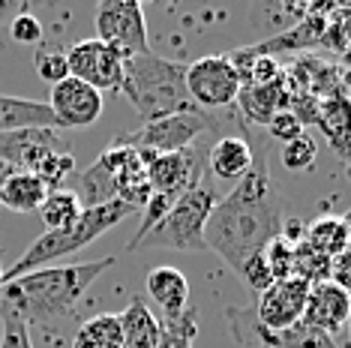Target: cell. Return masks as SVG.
<instances>
[{
    "instance_id": "cell-24",
    "label": "cell",
    "mask_w": 351,
    "mask_h": 348,
    "mask_svg": "<svg viewBox=\"0 0 351 348\" xmlns=\"http://www.w3.org/2000/svg\"><path fill=\"white\" fill-rule=\"evenodd\" d=\"M82 201H78V195L73 189H51L49 195H45L43 208H39V219H43L45 232H60V228H69L78 223V216H82Z\"/></svg>"
},
{
    "instance_id": "cell-35",
    "label": "cell",
    "mask_w": 351,
    "mask_h": 348,
    "mask_svg": "<svg viewBox=\"0 0 351 348\" xmlns=\"http://www.w3.org/2000/svg\"><path fill=\"white\" fill-rule=\"evenodd\" d=\"M330 282L339 288H346L351 295V243L339 252V256L330 258Z\"/></svg>"
},
{
    "instance_id": "cell-32",
    "label": "cell",
    "mask_w": 351,
    "mask_h": 348,
    "mask_svg": "<svg viewBox=\"0 0 351 348\" xmlns=\"http://www.w3.org/2000/svg\"><path fill=\"white\" fill-rule=\"evenodd\" d=\"M36 75L43 78L45 84H60L63 78H69V66H66V54L63 51H51V49H43L36 51Z\"/></svg>"
},
{
    "instance_id": "cell-10",
    "label": "cell",
    "mask_w": 351,
    "mask_h": 348,
    "mask_svg": "<svg viewBox=\"0 0 351 348\" xmlns=\"http://www.w3.org/2000/svg\"><path fill=\"white\" fill-rule=\"evenodd\" d=\"M97 39L123 54H147V18L135 0H102L97 10Z\"/></svg>"
},
{
    "instance_id": "cell-38",
    "label": "cell",
    "mask_w": 351,
    "mask_h": 348,
    "mask_svg": "<svg viewBox=\"0 0 351 348\" xmlns=\"http://www.w3.org/2000/svg\"><path fill=\"white\" fill-rule=\"evenodd\" d=\"M15 169H10V165H6V162H0V189H3V184H6V177H10V174H12Z\"/></svg>"
},
{
    "instance_id": "cell-33",
    "label": "cell",
    "mask_w": 351,
    "mask_h": 348,
    "mask_svg": "<svg viewBox=\"0 0 351 348\" xmlns=\"http://www.w3.org/2000/svg\"><path fill=\"white\" fill-rule=\"evenodd\" d=\"M10 36L19 45H39L43 42V21L30 12H19L10 21Z\"/></svg>"
},
{
    "instance_id": "cell-6",
    "label": "cell",
    "mask_w": 351,
    "mask_h": 348,
    "mask_svg": "<svg viewBox=\"0 0 351 348\" xmlns=\"http://www.w3.org/2000/svg\"><path fill=\"white\" fill-rule=\"evenodd\" d=\"M217 121H213L207 112H183V114H169V117H156V121L141 123L138 129L123 132L121 138H114V145L121 147H132L138 153H180V150L193 147L195 138L202 132L217 129Z\"/></svg>"
},
{
    "instance_id": "cell-39",
    "label": "cell",
    "mask_w": 351,
    "mask_h": 348,
    "mask_svg": "<svg viewBox=\"0 0 351 348\" xmlns=\"http://www.w3.org/2000/svg\"><path fill=\"white\" fill-rule=\"evenodd\" d=\"M342 63H346V66H351V45H348L346 51H342Z\"/></svg>"
},
{
    "instance_id": "cell-22",
    "label": "cell",
    "mask_w": 351,
    "mask_h": 348,
    "mask_svg": "<svg viewBox=\"0 0 351 348\" xmlns=\"http://www.w3.org/2000/svg\"><path fill=\"white\" fill-rule=\"evenodd\" d=\"M45 195H49V186L34 171H12L0 189V204L15 213H39Z\"/></svg>"
},
{
    "instance_id": "cell-36",
    "label": "cell",
    "mask_w": 351,
    "mask_h": 348,
    "mask_svg": "<svg viewBox=\"0 0 351 348\" xmlns=\"http://www.w3.org/2000/svg\"><path fill=\"white\" fill-rule=\"evenodd\" d=\"M0 348H34L30 327L19 321H3V334H0Z\"/></svg>"
},
{
    "instance_id": "cell-15",
    "label": "cell",
    "mask_w": 351,
    "mask_h": 348,
    "mask_svg": "<svg viewBox=\"0 0 351 348\" xmlns=\"http://www.w3.org/2000/svg\"><path fill=\"white\" fill-rule=\"evenodd\" d=\"M348 312H351V295L346 288L333 286L330 279L309 286V297H306V310H303V321L315 324L318 330L330 336H339L348 324Z\"/></svg>"
},
{
    "instance_id": "cell-41",
    "label": "cell",
    "mask_w": 351,
    "mask_h": 348,
    "mask_svg": "<svg viewBox=\"0 0 351 348\" xmlns=\"http://www.w3.org/2000/svg\"><path fill=\"white\" fill-rule=\"evenodd\" d=\"M346 330H348V339H351V312H348V324H346Z\"/></svg>"
},
{
    "instance_id": "cell-1",
    "label": "cell",
    "mask_w": 351,
    "mask_h": 348,
    "mask_svg": "<svg viewBox=\"0 0 351 348\" xmlns=\"http://www.w3.org/2000/svg\"><path fill=\"white\" fill-rule=\"evenodd\" d=\"M246 138L252 145V169L234 184L226 199L217 201L204 228V243L226 261L231 271H241L246 258L265 252L274 237L282 234V208L270 184L267 145L255 136V126L246 123Z\"/></svg>"
},
{
    "instance_id": "cell-43",
    "label": "cell",
    "mask_w": 351,
    "mask_h": 348,
    "mask_svg": "<svg viewBox=\"0 0 351 348\" xmlns=\"http://www.w3.org/2000/svg\"><path fill=\"white\" fill-rule=\"evenodd\" d=\"M0 297H3V288H0Z\"/></svg>"
},
{
    "instance_id": "cell-3",
    "label": "cell",
    "mask_w": 351,
    "mask_h": 348,
    "mask_svg": "<svg viewBox=\"0 0 351 348\" xmlns=\"http://www.w3.org/2000/svg\"><path fill=\"white\" fill-rule=\"evenodd\" d=\"M138 112L141 121H156V117L198 112L186 93V66L178 60H165L159 54H135L126 60L123 90Z\"/></svg>"
},
{
    "instance_id": "cell-12",
    "label": "cell",
    "mask_w": 351,
    "mask_h": 348,
    "mask_svg": "<svg viewBox=\"0 0 351 348\" xmlns=\"http://www.w3.org/2000/svg\"><path fill=\"white\" fill-rule=\"evenodd\" d=\"M102 105H106L102 93L73 75L63 78L60 84H54L49 93V108L54 121H58V129H82V126L97 123Z\"/></svg>"
},
{
    "instance_id": "cell-19",
    "label": "cell",
    "mask_w": 351,
    "mask_h": 348,
    "mask_svg": "<svg viewBox=\"0 0 351 348\" xmlns=\"http://www.w3.org/2000/svg\"><path fill=\"white\" fill-rule=\"evenodd\" d=\"M315 126H322V132H324L333 153H337L339 160L351 162V97L348 93L322 99Z\"/></svg>"
},
{
    "instance_id": "cell-30",
    "label": "cell",
    "mask_w": 351,
    "mask_h": 348,
    "mask_svg": "<svg viewBox=\"0 0 351 348\" xmlns=\"http://www.w3.org/2000/svg\"><path fill=\"white\" fill-rule=\"evenodd\" d=\"M265 261L274 279H289L294 276V243H289L285 237H274L265 247Z\"/></svg>"
},
{
    "instance_id": "cell-13",
    "label": "cell",
    "mask_w": 351,
    "mask_h": 348,
    "mask_svg": "<svg viewBox=\"0 0 351 348\" xmlns=\"http://www.w3.org/2000/svg\"><path fill=\"white\" fill-rule=\"evenodd\" d=\"M49 153H69V141L58 129L0 132V162L15 171H34Z\"/></svg>"
},
{
    "instance_id": "cell-5",
    "label": "cell",
    "mask_w": 351,
    "mask_h": 348,
    "mask_svg": "<svg viewBox=\"0 0 351 348\" xmlns=\"http://www.w3.org/2000/svg\"><path fill=\"white\" fill-rule=\"evenodd\" d=\"M217 189L210 180H202L189 192H183L165 219L147 232L135 249H178V252H207L204 228L217 208Z\"/></svg>"
},
{
    "instance_id": "cell-2",
    "label": "cell",
    "mask_w": 351,
    "mask_h": 348,
    "mask_svg": "<svg viewBox=\"0 0 351 348\" xmlns=\"http://www.w3.org/2000/svg\"><path fill=\"white\" fill-rule=\"evenodd\" d=\"M114 264H117V258L106 256V258L82 261V264L43 267V271L19 276L12 282H3L0 321H19L25 327H30V324L63 319L90 291L93 282Z\"/></svg>"
},
{
    "instance_id": "cell-23",
    "label": "cell",
    "mask_w": 351,
    "mask_h": 348,
    "mask_svg": "<svg viewBox=\"0 0 351 348\" xmlns=\"http://www.w3.org/2000/svg\"><path fill=\"white\" fill-rule=\"evenodd\" d=\"M303 240H306L315 252L333 258L351 243V228H348V223L342 216H330V213H327V216H318L315 223L306 225Z\"/></svg>"
},
{
    "instance_id": "cell-34",
    "label": "cell",
    "mask_w": 351,
    "mask_h": 348,
    "mask_svg": "<svg viewBox=\"0 0 351 348\" xmlns=\"http://www.w3.org/2000/svg\"><path fill=\"white\" fill-rule=\"evenodd\" d=\"M267 136L270 138H279L282 145H289V141L303 136V123L289 112V108H282V112H276V117L267 123Z\"/></svg>"
},
{
    "instance_id": "cell-20",
    "label": "cell",
    "mask_w": 351,
    "mask_h": 348,
    "mask_svg": "<svg viewBox=\"0 0 351 348\" xmlns=\"http://www.w3.org/2000/svg\"><path fill=\"white\" fill-rule=\"evenodd\" d=\"M19 129H58V121H54L49 102L0 93V132Z\"/></svg>"
},
{
    "instance_id": "cell-17",
    "label": "cell",
    "mask_w": 351,
    "mask_h": 348,
    "mask_svg": "<svg viewBox=\"0 0 351 348\" xmlns=\"http://www.w3.org/2000/svg\"><path fill=\"white\" fill-rule=\"evenodd\" d=\"M207 165L219 180H241L252 169V145L246 138V123L241 121L237 136H222L207 150Z\"/></svg>"
},
{
    "instance_id": "cell-27",
    "label": "cell",
    "mask_w": 351,
    "mask_h": 348,
    "mask_svg": "<svg viewBox=\"0 0 351 348\" xmlns=\"http://www.w3.org/2000/svg\"><path fill=\"white\" fill-rule=\"evenodd\" d=\"M162 324V336H159L156 348H193L198 334V315L195 310H186L174 319H159Z\"/></svg>"
},
{
    "instance_id": "cell-26",
    "label": "cell",
    "mask_w": 351,
    "mask_h": 348,
    "mask_svg": "<svg viewBox=\"0 0 351 348\" xmlns=\"http://www.w3.org/2000/svg\"><path fill=\"white\" fill-rule=\"evenodd\" d=\"M294 276L309 286H318V282L330 279V258L322 256L309 247L306 240L294 243Z\"/></svg>"
},
{
    "instance_id": "cell-8",
    "label": "cell",
    "mask_w": 351,
    "mask_h": 348,
    "mask_svg": "<svg viewBox=\"0 0 351 348\" xmlns=\"http://www.w3.org/2000/svg\"><path fill=\"white\" fill-rule=\"evenodd\" d=\"M126 60L130 54H123L114 45L99 42L93 39H82L73 49L66 51V66L69 75L78 82L90 84L99 93H117L123 90V78H126Z\"/></svg>"
},
{
    "instance_id": "cell-28",
    "label": "cell",
    "mask_w": 351,
    "mask_h": 348,
    "mask_svg": "<svg viewBox=\"0 0 351 348\" xmlns=\"http://www.w3.org/2000/svg\"><path fill=\"white\" fill-rule=\"evenodd\" d=\"M279 160L289 171H306L313 169L315 160H318V145L315 138H309L306 132H303L300 138L289 141V145H282V153H279Z\"/></svg>"
},
{
    "instance_id": "cell-29",
    "label": "cell",
    "mask_w": 351,
    "mask_h": 348,
    "mask_svg": "<svg viewBox=\"0 0 351 348\" xmlns=\"http://www.w3.org/2000/svg\"><path fill=\"white\" fill-rule=\"evenodd\" d=\"M73 169H75L73 153H49L34 169V174L49 186V192H51V189H63V180L73 174Z\"/></svg>"
},
{
    "instance_id": "cell-42",
    "label": "cell",
    "mask_w": 351,
    "mask_h": 348,
    "mask_svg": "<svg viewBox=\"0 0 351 348\" xmlns=\"http://www.w3.org/2000/svg\"><path fill=\"white\" fill-rule=\"evenodd\" d=\"M0 288H3V264H0Z\"/></svg>"
},
{
    "instance_id": "cell-9",
    "label": "cell",
    "mask_w": 351,
    "mask_h": 348,
    "mask_svg": "<svg viewBox=\"0 0 351 348\" xmlns=\"http://www.w3.org/2000/svg\"><path fill=\"white\" fill-rule=\"evenodd\" d=\"M141 160L147 169L150 195H169L174 201L202 184L207 174V153L198 145L180 150V153H141Z\"/></svg>"
},
{
    "instance_id": "cell-14",
    "label": "cell",
    "mask_w": 351,
    "mask_h": 348,
    "mask_svg": "<svg viewBox=\"0 0 351 348\" xmlns=\"http://www.w3.org/2000/svg\"><path fill=\"white\" fill-rule=\"evenodd\" d=\"M106 169L111 174V184H114V199L130 204V208H145L150 199V180L141 153H135L132 147L111 145L106 153H99Z\"/></svg>"
},
{
    "instance_id": "cell-40",
    "label": "cell",
    "mask_w": 351,
    "mask_h": 348,
    "mask_svg": "<svg viewBox=\"0 0 351 348\" xmlns=\"http://www.w3.org/2000/svg\"><path fill=\"white\" fill-rule=\"evenodd\" d=\"M342 219H346V223H348V228H351V208H348V213H346V216H342Z\"/></svg>"
},
{
    "instance_id": "cell-21",
    "label": "cell",
    "mask_w": 351,
    "mask_h": 348,
    "mask_svg": "<svg viewBox=\"0 0 351 348\" xmlns=\"http://www.w3.org/2000/svg\"><path fill=\"white\" fill-rule=\"evenodd\" d=\"M117 319H121V336H123L121 348H156L159 345L162 324H159V319L150 312V306L141 297H132L130 306L123 312H117Z\"/></svg>"
},
{
    "instance_id": "cell-4",
    "label": "cell",
    "mask_w": 351,
    "mask_h": 348,
    "mask_svg": "<svg viewBox=\"0 0 351 348\" xmlns=\"http://www.w3.org/2000/svg\"><path fill=\"white\" fill-rule=\"evenodd\" d=\"M132 213H135V208H130V204H123V201L99 204V208H84L75 225L60 228V232H43L25 252H21V258H15V264L3 267V282H12V279H19V276L43 271V267L51 264V261L84 249L87 243H93L97 237L111 232L114 225H121L123 219L132 216Z\"/></svg>"
},
{
    "instance_id": "cell-31",
    "label": "cell",
    "mask_w": 351,
    "mask_h": 348,
    "mask_svg": "<svg viewBox=\"0 0 351 348\" xmlns=\"http://www.w3.org/2000/svg\"><path fill=\"white\" fill-rule=\"evenodd\" d=\"M237 276L243 279V286L255 291V295H261V291H267L270 286H274V273H270V267H267V261H265V252H258V256H252V258H246L243 264H241V271H237Z\"/></svg>"
},
{
    "instance_id": "cell-11",
    "label": "cell",
    "mask_w": 351,
    "mask_h": 348,
    "mask_svg": "<svg viewBox=\"0 0 351 348\" xmlns=\"http://www.w3.org/2000/svg\"><path fill=\"white\" fill-rule=\"evenodd\" d=\"M306 297H309V282L298 279V276L276 279L267 291H261V295L255 297L252 315H255V321H258V327L276 334V330H285L303 319Z\"/></svg>"
},
{
    "instance_id": "cell-16",
    "label": "cell",
    "mask_w": 351,
    "mask_h": 348,
    "mask_svg": "<svg viewBox=\"0 0 351 348\" xmlns=\"http://www.w3.org/2000/svg\"><path fill=\"white\" fill-rule=\"evenodd\" d=\"M147 297L154 300L162 312V319H174V315L189 310V279L183 276V271L178 267H154L145 279Z\"/></svg>"
},
{
    "instance_id": "cell-18",
    "label": "cell",
    "mask_w": 351,
    "mask_h": 348,
    "mask_svg": "<svg viewBox=\"0 0 351 348\" xmlns=\"http://www.w3.org/2000/svg\"><path fill=\"white\" fill-rule=\"evenodd\" d=\"M285 99H289V90H285L282 78H279L276 84H267V87H241L234 108L243 123L267 126L276 117V112L285 108Z\"/></svg>"
},
{
    "instance_id": "cell-7",
    "label": "cell",
    "mask_w": 351,
    "mask_h": 348,
    "mask_svg": "<svg viewBox=\"0 0 351 348\" xmlns=\"http://www.w3.org/2000/svg\"><path fill=\"white\" fill-rule=\"evenodd\" d=\"M241 73L228 54H210V58H198L186 66V93L195 108L202 112H226L234 108L237 93H241Z\"/></svg>"
},
{
    "instance_id": "cell-25",
    "label": "cell",
    "mask_w": 351,
    "mask_h": 348,
    "mask_svg": "<svg viewBox=\"0 0 351 348\" xmlns=\"http://www.w3.org/2000/svg\"><path fill=\"white\" fill-rule=\"evenodd\" d=\"M121 319L111 312L87 319L73 339V348H121Z\"/></svg>"
},
{
    "instance_id": "cell-37",
    "label": "cell",
    "mask_w": 351,
    "mask_h": 348,
    "mask_svg": "<svg viewBox=\"0 0 351 348\" xmlns=\"http://www.w3.org/2000/svg\"><path fill=\"white\" fill-rule=\"evenodd\" d=\"M15 15H19V6L12 0H0V25H10Z\"/></svg>"
}]
</instances>
